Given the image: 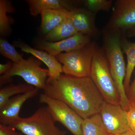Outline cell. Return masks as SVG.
I'll return each mask as SVG.
<instances>
[{
    "instance_id": "cell-15",
    "label": "cell",
    "mask_w": 135,
    "mask_h": 135,
    "mask_svg": "<svg viewBox=\"0 0 135 135\" xmlns=\"http://www.w3.org/2000/svg\"><path fill=\"white\" fill-rule=\"evenodd\" d=\"M120 42L123 52L127 56L126 74L124 81V87L127 95L130 86L131 76L135 68V42L128 40L126 34L122 33L121 36Z\"/></svg>"
},
{
    "instance_id": "cell-25",
    "label": "cell",
    "mask_w": 135,
    "mask_h": 135,
    "mask_svg": "<svg viewBox=\"0 0 135 135\" xmlns=\"http://www.w3.org/2000/svg\"><path fill=\"white\" fill-rule=\"evenodd\" d=\"M127 96L130 102H135V77L132 84L130 85Z\"/></svg>"
},
{
    "instance_id": "cell-13",
    "label": "cell",
    "mask_w": 135,
    "mask_h": 135,
    "mask_svg": "<svg viewBox=\"0 0 135 135\" xmlns=\"http://www.w3.org/2000/svg\"><path fill=\"white\" fill-rule=\"evenodd\" d=\"M17 45L22 51L31 54L46 64L49 71L48 79H57L63 73L62 66L55 56L44 51L33 48L25 44L18 43Z\"/></svg>"
},
{
    "instance_id": "cell-28",
    "label": "cell",
    "mask_w": 135,
    "mask_h": 135,
    "mask_svg": "<svg viewBox=\"0 0 135 135\" xmlns=\"http://www.w3.org/2000/svg\"><path fill=\"white\" fill-rule=\"evenodd\" d=\"M120 135H135V132L129 129L125 133H122Z\"/></svg>"
},
{
    "instance_id": "cell-11",
    "label": "cell",
    "mask_w": 135,
    "mask_h": 135,
    "mask_svg": "<svg viewBox=\"0 0 135 135\" xmlns=\"http://www.w3.org/2000/svg\"><path fill=\"white\" fill-rule=\"evenodd\" d=\"M68 18L77 32L96 38L99 34V29L95 23V14L86 8L69 9Z\"/></svg>"
},
{
    "instance_id": "cell-22",
    "label": "cell",
    "mask_w": 135,
    "mask_h": 135,
    "mask_svg": "<svg viewBox=\"0 0 135 135\" xmlns=\"http://www.w3.org/2000/svg\"><path fill=\"white\" fill-rule=\"evenodd\" d=\"M113 2L112 0H86L84 2L85 8L95 14L100 11H109Z\"/></svg>"
},
{
    "instance_id": "cell-27",
    "label": "cell",
    "mask_w": 135,
    "mask_h": 135,
    "mask_svg": "<svg viewBox=\"0 0 135 135\" xmlns=\"http://www.w3.org/2000/svg\"><path fill=\"white\" fill-rule=\"evenodd\" d=\"M127 37H135V28L128 30L126 33Z\"/></svg>"
},
{
    "instance_id": "cell-29",
    "label": "cell",
    "mask_w": 135,
    "mask_h": 135,
    "mask_svg": "<svg viewBox=\"0 0 135 135\" xmlns=\"http://www.w3.org/2000/svg\"><path fill=\"white\" fill-rule=\"evenodd\" d=\"M112 135V134H108V135Z\"/></svg>"
},
{
    "instance_id": "cell-5",
    "label": "cell",
    "mask_w": 135,
    "mask_h": 135,
    "mask_svg": "<svg viewBox=\"0 0 135 135\" xmlns=\"http://www.w3.org/2000/svg\"><path fill=\"white\" fill-rule=\"evenodd\" d=\"M98 46L91 41L82 48L56 56L62 64L63 73L79 78L90 77L92 61Z\"/></svg>"
},
{
    "instance_id": "cell-24",
    "label": "cell",
    "mask_w": 135,
    "mask_h": 135,
    "mask_svg": "<svg viewBox=\"0 0 135 135\" xmlns=\"http://www.w3.org/2000/svg\"><path fill=\"white\" fill-rule=\"evenodd\" d=\"M11 126H6L0 123V135H22Z\"/></svg>"
},
{
    "instance_id": "cell-3",
    "label": "cell",
    "mask_w": 135,
    "mask_h": 135,
    "mask_svg": "<svg viewBox=\"0 0 135 135\" xmlns=\"http://www.w3.org/2000/svg\"><path fill=\"white\" fill-rule=\"evenodd\" d=\"M90 77L105 102L120 105V97L102 47L98 46L91 66Z\"/></svg>"
},
{
    "instance_id": "cell-7",
    "label": "cell",
    "mask_w": 135,
    "mask_h": 135,
    "mask_svg": "<svg viewBox=\"0 0 135 135\" xmlns=\"http://www.w3.org/2000/svg\"><path fill=\"white\" fill-rule=\"evenodd\" d=\"M39 101L47 105L56 122L62 124L74 135H83L82 124L83 119L65 103L44 93L40 95Z\"/></svg>"
},
{
    "instance_id": "cell-6",
    "label": "cell",
    "mask_w": 135,
    "mask_h": 135,
    "mask_svg": "<svg viewBox=\"0 0 135 135\" xmlns=\"http://www.w3.org/2000/svg\"><path fill=\"white\" fill-rule=\"evenodd\" d=\"M55 123L47 107H42L31 116L21 118L10 126L25 135H66V131L59 129Z\"/></svg>"
},
{
    "instance_id": "cell-18",
    "label": "cell",
    "mask_w": 135,
    "mask_h": 135,
    "mask_svg": "<svg viewBox=\"0 0 135 135\" xmlns=\"http://www.w3.org/2000/svg\"><path fill=\"white\" fill-rule=\"evenodd\" d=\"M82 129L83 135L109 134L99 113L83 119Z\"/></svg>"
},
{
    "instance_id": "cell-17",
    "label": "cell",
    "mask_w": 135,
    "mask_h": 135,
    "mask_svg": "<svg viewBox=\"0 0 135 135\" xmlns=\"http://www.w3.org/2000/svg\"><path fill=\"white\" fill-rule=\"evenodd\" d=\"M26 2L29 5L30 14L35 16L47 10L68 9L65 2L59 0H27Z\"/></svg>"
},
{
    "instance_id": "cell-19",
    "label": "cell",
    "mask_w": 135,
    "mask_h": 135,
    "mask_svg": "<svg viewBox=\"0 0 135 135\" xmlns=\"http://www.w3.org/2000/svg\"><path fill=\"white\" fill-rule=\"evenodd\" d=\"M35 87L28 84H10L0 89V109L13 96L24 94Z\"/></svg>"
},
{
    "instance_id": "cell-1",
    "label": "cell",
    "mask_w": 135,
    "mask_h": 135,
    "mask_svg": "<svg viewBox=\"0 0 135 135\" xmlns=\"http://www.w3.org/2000/svg\"><path fill=\"white\" fill-rule=\"evenodd\" d=\"M44 93L63 101L83 119L99 113L104 102L90 77L79 78L61 74L47 79Z\"/></svg>"
},
{
    "instance_id": "cell-9",
    "label": "cell",
    "mask_w": 135,
    "mask_h": 135,
    "mask_svg": "<svg viewBox=\"0 0 135 135\" xmlns=\"http://www.w3.org/2000/svg\"><path fill=\"white\" fill-rule=\"evenodd\" d=\"M99 114L109 134L120 135L129 129L127 111L120 104L104 102Z\"/></svg>"
},
{
    "instance_id": "cell-12",
    "label": "cell",
    "mask_w": 135,
    "mask_h": 135,
    "mask_svg": "<svg viewBox=\"0 0 135 135\" xmlns=\"http://www.w3.org/2000/svg\"><path fill=\"white\" fill-rule=\"evenodd\" d=\"M39 89H34L11 98L0 109V123L6 126H11L20 119V112L24 104L28 99L36 96Z\"/></svg>"
},
{
    "instance_id": "cell-23",
    "label": "cell",
    "mask_w": 135,
    "mask_h": 135,
    "mask_svg": "<svg viewBox=\"0 0 135 135\" xmlns=\"http://www.w3.org/2000/svg\"><path fill=\"white\" fill-rule=\"evenodd\" d=\"M127 117L129 128L135 132V102H131L129 108L127 111Z\"/></svg>"
},
{
    "instance_id": "cell-26",
    "label": "cell",
    "mask_w": 135,
    "mask_h": 135,
    "mask_svg": "<svg viewBox=\"0 0 135 135\" xmlns=\"http://www.w3.org/2000/svg\"><path fill=\"white\" fill-rule=\"evenodd\" d=\"M13 63L12 62H8L5 64H0V74L3 75L8 73L12 68Z\"/></svg>"
},
{
    "instance_id": "cell-14",
    "label": "cell",
    "mask_w": 135,
    "mask_h": 135,
    "mask_svg": "<svg viewBox=\"0 0 135 135\" xmlns=\"http://www.w3.org/2000/svg\"><path fill=\"white\" fill-rule=\"evenodd\" d=\"M69 9H49L42 11L41 14V29L44 34H47L54 28L68 18Z\"/></svg>"
},
{
    "instance_id": "cell-20",
    "label": "cell",
    "mask_w": 135,
    "mask_h": 135,
    "mask_svg": "<svg viewBox=\"0 0 135 135\" xmlns=\"http://www.w3.org/2000/svg\"><path fill=\"white\" fill-rule=\"evenodd\" d=\"M14 11L11 2L6 0L0 1V34L2 36H7L10 32V26L13 20L8 14Z\"/></svg>"
},
{
    "instance_id": "cell-16",
    "label": "cell",
    "mask_w": 135,
    "mask_h": 135,
    "mask_svg": "<svg viewBox=\"0 0 135 135\" xmlns=\"http://www.w3.org/2000/svg\"><path fill=\"white\" fill-rule=\"evenodd\" d=\"M77 33L71 20L67 18L46 35L44 40L56 42L70 38Z\"/></svg>"
},
{
    "instance_id": "cell-10",
    "label": "cell",
    "mask_w": 135,
    "mask_h": 135,
    "mask_svg": "<svg viewBox=\"0 0 135 135\" xmlns=\"http://www.w3.org/2000/svg\"><path fill=\"white\" fill-rule=\"evenodd\" d=\"M90 36L78 33L71 37L56 42L41 41L38 48L56 56L60 53H67L82 48L91 41Z\"/></svg>"
},
{
    "instance_id": "cell-2",
    "label": "cell",
    "mask_w": 135,
    "mask_h": 135,
    "mask_svg": "<svg viewBox=\"0 0 135 135\" xmlns=\"http://www.w3.org/2000/svg\"><path fill=\"white\" fill-rule=\"evenodd\" d=\"M122 34L105 28L103 32V44L102 48L106 56L112 76L120 97V105L127 111L130 106L131 102L124 87L126 65L121 46Z\"/></svg>"
},
{
    "instance_id": "cell-4",
    "label": "cell",
    "mask_w": 135,
    "mask_h": 135,
    "mask_svg": "<svg viewBox=\"0 0 135 135\" xmlns=\"http://www.w3.org/2000/svg\"><path fill=\"white\" fill-rule=\"evenodd\" d=\"M42 64V61L34 56L26 59L23 58L13 63L11 69L0 77V86L2 87L11 82L12 77L18 76L23 78L27 84L44 90L49 77V71L41 67Z\"/></svg>"
},
{
    "instance_id": "cell-21",
    "label": "cell",
    "mask_w": 135,
    "mask_h": 135,
    "mask_svg": "<svg viewBox=\"0 0 135 135\" xmlns=\"http://www.w3.org/2000/svg\"><path fill=\"white\" fill-rule=\"evenodd\" d=\"M0 53L13 63L17 62L23 58L22 55L16 50L14 46L2 38L0 39Z\"/></svg>"
},
{
    "instance_id": "cell-8",
    "label": "cell",
    "mask_w": 135,
    "mask_h": 135,
    "mask_svg": "<svg viewBox=\"0 0 135 135\" xmlns=\"http://www.w3.org/2000/svg\"><path fill=\"white\" fill-rule=\"evenodd\" d=\"M105 28L125 34L135 28V0L116 1Z\"/></svg>"
}]
</instances>
